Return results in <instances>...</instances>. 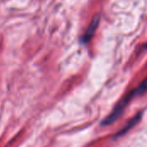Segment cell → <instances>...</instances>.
I'll use <instances>...</instances> for the list:
<instances>
[{"instance_id": "2", "label": "cell", "mask_w": 147, "mask_h": 147, "mask_svg": "<svg viewBox=\"0 0 147 147\" xmlns=\"http://www.w3.org/2000/svg\"><path fill=\"white\" fill-rule=\"evenodd\" d=\"M100 20H101V15H100V13H96L93 16V18L91 19V22H90L86 31L84 32V34L81 37V42L82 43H87L91 40V38L94 36V34H95L97 28H98V25L100 23Z\"/></svg>"}, {"instance_id": "1", "label": "cell", "mask_w": 147, "mask_h": 147, "mask_svg": "<svg viewBox=\"0 0 147 147\" xmlns=\"http://www.w3.org/2000/svg\"><path fill=\"white\" fill-rule=\"evenodd\" d=\"M147 90V78L142 81V83L136 88L134 89V90L130 91L129 93H127L123 98H121L120 100V102H118V105L119 107H121V109H125V108L127 107V105L129 103V102L135 96H140L141 95L142 93L146 92Z\"/></svg>"}, {"instance_id": "3", "label": "cell", "mask_w": 147, "mask_h": 147, "mask_svg": "<svg viewBox=\"0 0 147 147\" xmlns=\"http://www.w3.org/2000/svg\"><path fill=\"white\" fill-rule=\"evenodd\" d=\"M140 117H141V114H138L134 118H133V119H131L129 121H128V123H127V125H126L123 128H122V130L121 131V132H119L118 134H117V137L118 136H121L122 134H126L129 129H131L134 126H135L137 123H138V121H140Z\"/></svg>"}, {"instance_id": "4", "label": "cell", "mask_w": 147, "mask_h": 147, "mask_svg": "<svg viewBox=\"0 0 147 147\" xmlns=\"http://www.w3.org/2000/svg\"><path fill=\"white\" fill-rule=\"evenodd\" d=\"M144 47V49H147V43L144 45V47Z\"/></svg>"}]
</instances>
